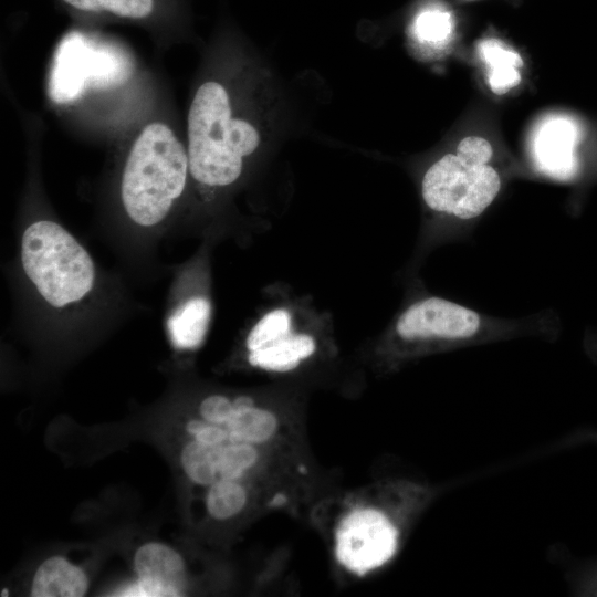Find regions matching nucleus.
<instances>
[{
  "mask_svg": "<svg viewBox=\"0 0 597 597\" xmlns=\"http://www.w3.org/2000/svg\"><path fill=\"white\" fill-rule=\"evenodd\" d=\"M229 91L217 81L201 84L187 119L188 158L191 178L208 189L233 185L245 160L261 143L256 127L234 113Z\"/></svg>",
  "mask_w": 597,
  "mask_h": 597,
  "instance_id": "nucleus-1",
  "label": "nucleus"
},
{
  "mask_svg": "<svg viewBox=\"0 0 597 597\" xmlns=\"http://www.w3.org/2000/svg\"><path fill=\"white\" fill-rule=\"evenodd\" d=\"M189 171L188 150L165 123L147 124L135 138L121 182L127 216L140 227L160 223L182 195Z\"/></svg>",
  "mask_w": 597,
  "mask_h": 597,
  "instance_id": "nucleus-2",
  "label": "nucleus"
},
{
  "mask_svg": "<svg viewBox=\"0 0 597 597\" xmlns=\"http://www.w3.org/2000/svg\"><path fill=\"white\" fill-rule=\"evenodd\" d=\"M328 317L300 297H277L254 321L244 339L250 366L271 374L297 370L332 345Z\"/></svg>",
  "mask_w": 597,
  "mask_h": 597,
  "instance_id": "nucleus-3",
  "label": "nucleus"
},
{
  "mask_svg": "<svg viewBox=\"0 0 597 597\" xmlns=\"http://www.w3.org/2000/svg\"><path fill=\"white\" fill-rule=\"evenodd\" d=\"M21 262L38 292L54 307L77 302L93 289L95 269L90 254L56 222L39 220L25 229Z\"/></svg>",
  "mask_w": 597,
  "mask_h": 597,
  "instance_id": "nucleus-4",
  "label": "nucleus"
},
{
  "mask_svg": "<svg viewBox=\"0 0 597 597\" xmlns=\"http://www.w3.org/2000/svg\"><path fill=\"white\" fill-rule=\"evenodd\" d=\"M500 188L501 179L493 167L469 163L457 154H447L433 163L421 181L425 203L459 219L480 216Z\"/></svg>",
  "mask_w": 597,
  "mask_h": 597,
  "instance_id": "nucleus-5",
  "label": "nucleus"
},
{
  "mask_svg": "<svg viewBox=\"0 0 597 597\" xmlns=\"http://www.w3.org/2000/svg\"><path fill=\"white\" fill-rule=\"evenodd\" d=\"M398 531L389 517L373 506L348 510L334 533V554L346 570L355 575L386 564L396 553Z\"/></svg>",
  "mask_w": 597,
  "mask_h": 597,
  "instance_id": "nucleus-6",
  "label": "nucleus"
},
{
  "mask_svg": "<svg viewBox=\"0 0 597 597\" xmlns=\"http://www.w3.org/2000/svg\"><path fill=\"white\" fill-rule=\"evenodd\" d=\"M481 318L474 311L440 297L409 305L397 318L394 333L404 343L455 341L473 336Z\"/></svg>",
  "mask_w": 597,
  "mask_h": 597,
  "instance_id": "nucleus-7",
  "label": "nucleus"
},
{
  "mask_svg": "<svg viewBox=\"0 0 597 597\" xmlns=\"http://www.w3.org/2000/svg\"><path fill=\"white\" fill-rule=\"evenodd\" d=\"M134 582L117 591V596H181L186 588V564L172 547L160 542H146L133 557Z\"/></svg>",
  "mask_w": 597,
  "mask_h": 597,
  "instance_id": "nucleus-8",
  "label": "nucleus"
},
{
  "mask_svg": "<svg viewBox=\"0 0 597 597\" xmlns=\"http://www.w3.org/2000/svg\"><path fill=\"white\" fill-rule=\"evenodd\" d=\"M83 48L78 41L65 42L60 48L59 57L51 81V94L59 102L74 98L83 88L86 80L93 76L101 78L111 74V56L95 53ZM116 67V66H114Z\"/></svg>",
  "mask_w": 597,
  "mask_h": 597,
  "instance_id": "nucleus-9",
  "label": "nucleus"
},
{
  "mask_svg": "<svg viewBox=\"0 0 597 597\" xmlns=\"http://www.w3.org/2000/svg\"><path fill=\"white\" fill-rule=\"evenodd\" d=\"M577 128L565 117L546 121L534 139V155L540 168L555 178L566 179L576 170Z\"/></svg>",
  "mask_w": 597,
  "mask_h": 597,
  "instance_id": "nucleus-10",
  "label": "nucleus"
},
{
  "mask_svg": "<svg viewBox=\"0 0 597 597\" xmlns=\"http://www.w3.org/2000/svg\"><path fill=\"white\" fill-rule=\"evenodd\" d=\"M90 580L76 564L61 555H53L36 567L30 587L32 597H82Z\"/></svg>",
  "mask_w": 597,
  "mask_h": 597,
  "instance_id": "nucleus-11",
  "label": "nucleus"
},
{
  "mask_svg": "<svg viewBox=\"0 0 597 597\" xmlns=\"http://www.w3.org/2000/svg\"><path fill=\"white\" fill-rule=\"evenodd\" d=\"M210 316L211 305L203 296H195L182 303L167 323L172 345L178 349L199 347L208 332Z\"/></svg>",
  "mask_w": 597,
  "mask_h": 597,
  "instance_id": "nucleus-12",
  "label": "nucleus"
},
{
  "mask_svg": "<svg viewBox=\"0 0 597 597\" xmlns=\"http://www.w3.org/2000/svg\"><path fill=\"white\" fill-rule=\"evenodd\" d=\"M251 483L221 480L203 490L206 514L216 522H228L244 513L252 504Z\"/></svg>",
  "mask_w": 597,
  "mask_h": 597,
  "instance_id": "nucleus-13",
  "label": "nucleus"
},
{
  "mask_svg": "<svg viewBox=\"0 0 597 597\" xmlns=\"http://www.w3.org/2000/svg\"><path fill=\"white\" fill-rule=\"evenodd\" d=\"M478 53L488 66V81L495 94H505L521 82L519 69L521 56L496 39H486L478 44Z\"/></svg>",
  "mask_w": 597,
  "mask_h": 597,
  "instance_id": "nucleus-14",
  "label": "nucleus"
},
{
  "mask_svg": "<svg viewBox=\"0 0 597 597\" xmlns=\"http://www.w3.org/2000/svg\"><path fill=\"white\" fill-rule=\"evenodd\" d=\"M83 12L108 13L123 19L142 20L155 10V0H62Z\"/></svg>",
  "mask_w": 597,
  "mask_h": 597,
  "instance_id": "nucleus-15",
  "label": "nucleus"
},
{
  "mask_svg": "<svg viewBox=\"0 0 597 597\" xmlns=\"http://www.w3.org/2000/svg\"><path fill=\"white\" fill-rule=\"evenodd\" d=\"M412 31L419 42L441 45L450 39L453 31L452 15L442 8H427L416 17Z\"/></svg>",
  "mask_w": 597,
  "mask_h": 597,
  "instance_id": "nucleus-16",
  "label": "nucleus"
},
{
  "mask_svg": "<svg viewBox=\"0 0 597 597\" xmlns=\"http://www.w3.org/2000/svg\"><path fill=\"white\" fill-rule=\"evenodd\" d=\"M493 150L491 144L479 136H469L463 138L458 147L457 155L462 159L478 165H486Z\"/></svg>",
  "mask_w": 597,
  "mask_h": 597,
  "instance_id": "nucleus-17",
  "label": "nucleus"
}]
</instances>
